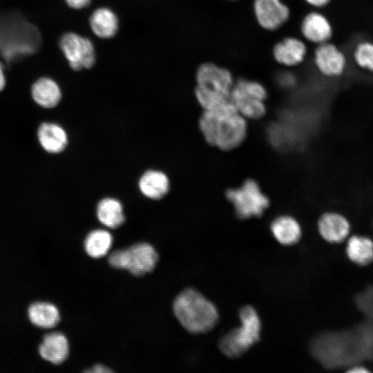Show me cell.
<instances>
[{"label": "cell", "instance_id": "2e32d148", "mask_svg": "<svg viewBox=\"0 0 373 373\" xmlns=\"http://www.w3.org/2000/svg\"><path fill=\"white\" fill-rule=\"evenodd\" d=\"M138 187L141 193L146 198L151 200H160L169 191V178L161 171L148 170L140 178Z\"/></svg>", "mask_w": 373, "mask_h": 373}, {"label": "cell", "instance_id": "603a6c76", "mask_svg": "<svg viewBox=\"0 0 373 373\" xmlns=\"http://www.w3.org/2000/svg\"><path fill=\"white\" fill-rule=\"evenodd\" d=\"M346 253L353 262L361 266L369 265L373 261V241L365 236H353L347 241Z\"/></svg>", "mask_w": 373, "mask_h": 373}, {"label": "cell", "instance_id": "7c38bea8", "mask_svg": "<svg viewBox=\"0 0 373 373\" xmlns=\"http://www.w3.org/2000/svg\"><path fill=\"white\" fill-rule=\"evenodd\" d=\"M300 30L307 40L317 45L329 41L333 34L328 19L318 12H309L303 18Z\"/></svg>", "mask_w": 373, "mask_h": 373}, {"label": "cell", "instance_id": "5b68a950", "mask_svg": "<svg viewBox=\"0 0 373 373\" xmlns=\"http://www.w3.org/2000/svg\"><path fill=\"white\" fill-rule=\"evenodd\" d=\"M239 318L240 325L223 336L219 343L221 352L230 358L240 356L260 339L261 323L255 309L242 307Z\"/></svg>", "mask_w": 373, "mask_h": 373}, {"label": "cell", "instance_id": "277c9868", "mask_svg": "<svg viewBox=\"0 0 373 373\" xmlns=\"http://www.w3.org/2000/svg\"><path fill=\"white\" fill-rule=\"evenodd\" d=\"M173 312L182 326L193 334H202L213 329L218 321L216 306L198 291L189 288L174 300Z\"/></svg>", "mask_w": 373, "mask_h": 373}, {"label": "cell", "instance_id": "8992f818", "mask_svg": "<svg viewBox=\"0 0 373 373\" xmlns=\"http://www.w3.org/2000/svg\"><path fill=\"white\" fill-rule=\"evenodd\" d=\"M158 255L149 243L140 242L126 249L113 251L108 258L109 265L117 269L127 270L136 276L152 271L157 262Z\"/></svg>", "mask_w": 373, "mask_h": 373}, {"label": "cell", "instance_id": "d6986e66", "mask_svg": "<svg viewBox=\"0 0 373 373\" xmlns=\"http://www.w3.org/2000/svg\"><path fill=\"white\" fill-rule=\"evenodd\" d=\"M271 231L278 242L292 245L300 238L302 231L298 222L291 216H280L271 223Z\"/></svg>", "mask_w": 373, "mask_h": 373}, {"label": "cell", "instance_id": "9c48e42d", "mask_svg": "<svg viewBox=\"0 0 373 373\" xmlns=\"http://www.w3.org/2000/svg\"><path fill=\"white\" fill-rule=\"evenodd\" d=\"M314 64L324 76L336 77L344 73L347 59L338 47L327 41L317 46L314 51Z\"/></svg>", "mask_w": 373, "mask_h": 373}, {"label": "cell", "instance_id": "5bb4252c", "mask_svg": "<svg viewBox=\"0 0 373 373\" xmlns=\"http://www.w3.org/2000/svg\"><path fill=\"white\" fill-rule=\"evenodd\" d=\"M307 54L305 43L296 37H287L278 42L273 48L274 59L285 66L292 67L302 63Z\"/></svg>", "mask_w": 373, "mask_h": 373}, {"label": "cell", "instance_id": "1f68e13d", "mask_svg": "<svg viewBox=\"0 0 373 373\" xmlns=\"http://www.w3.org/2000/svg\"><path fill=\"white\" fill-rule=\"evenodd\" d=\"M233 1V0H232Z\"/></svg>", "mask_w": 373, "mask_h": 373}, {"label": "cell", "instance_id": "52a82bcc", "mask_svg": "<svg viewBox=\"0 0 373 373\" xmlns=\"http://www.w3.org/2000/svg\"><path fill=\"white\" fill-rule=\"evenodd\" d=\"M226 196L237 216L242 219L259 217L269 206V198L251 179L245 180L240 187L228 189Z\"/></svg>", "mask_w": 373, "mask_h": 373}, {"label": "cell", "instance_id": "3957f363", "mask_svg": "<svg viewBox=\"0 0 373 373\" xmlns=\"http://www.w3.org/2000/svg\"><path fill=\"white\" fill-rule=\"evenodd\" d=\"M195 97L205 111H218L233 105L230 94L234 84L231 73L213 63L201 64L196 73Z\"/></svg>", "mask_w": 373, "mask_h": 373}, {"label": "cell", "instance_id": "ac0fdd59", "mask_svg": "<svg viewBox=\"0 0 373 373\" xmlns=\"http://www.w3.org/2000/svg\"><path fill=\"white\" fill-rule=\"evenodd\" d=\"M31 94L37 104L47 108L56 106L61 98V89L56 82L44 77L33 84Z\"/></svg>", "mask_w": 373, "mask_h": 373}, {"label": "cell", "instance_id": "44dd1931", "mask_svg": "<svg viewBox=\"0 0 373 373\" xmlns=\"http://www.w3.org/2000/svg\"><path fill=\"white\" fill-rule=\"evenodd\" d=\"M28 314L33 325L43 329L52 328L60 321L59 309L48 302L33 303L28 308Z\"/></svg>", "mask_w": 373, "mask_h": 373}, {"label": "cell", "instance_id": "83f0119b", "mask_svg": "<svg viewBox=\"0 0 373 373\" xmlns=\"http://www.w3.org/2000/svg\"><path fill=\"white\" fill-rule=\"evenodd\" d=\"M85 372L90 373H108L113 372V371L108 367L101 364H97L93 365V367H91V368L86 370Z\"/></svg>", "mask_w": 373, "mask_h": 373}, {"label": "cell", "instance_id": "30bf717a", "mask_svg": "<svg viewBox=\"0 0 373 373\" xmlns=\"http://www.w3.org/2000/svg\"><path fill=\"white\" fill-rule=\"evenodd\" d=\"M230 99L237 111L245 119H260L266 113L265 101L249 88L234 82Z\"/></svg>", "mask_w": 373, "mask_h": 373}, {"label": "cell", "instance_id": "ba28073f", "mask_svg": "<svg viewBox=\"0 0 373 373\" xmlns=\"http://www.w3.org/2000/svg\"><path fill=\"white\" fill-rule=\"evenodd\" d=\"M59 46L73 70L90 68L94 65L95 49L88 39L74 32H66L61 37Z\"/></svg>", "mask_w": 373, "mask_h": 373}, {"label": "cell", "instance_id": "7402d4cb", "mask_svg": "<svg viewBox=\"0 0 373 373\" xmlns=\"http://www.w3.org/2000/svg\"><path fill=\"white\" fill-rule=\"evenodd\" d=\"M90 26L93 33L103 39L113 37L118 29V19L109 8L96 9L90 17Z\"/></svg>", "mask_w": 373, "mask_h": 373}, {"label": "cell", "instance_id": "f1b7e54d", "mask_svg": "<svg viewBox=\"0 0 373 373\" xmlns=\"http://www.w3.org/2000/svg\"><path fill=\"white\" fill-rule=\"evenodd\" d=\"M309 5L315 8H323L327 6L331 0H305Z\"/></svg>", "mask_w": 373, "mask_h": 373}, {"label": "cell", "instance_id": "484cf974", "mask_svg": "<svg viewBox=\"0 0 373 373\" xmlns=\"http://www.w3.org/2000/svg\"><path fill=\"white\" fill-rule=\"evenodd\" d=\"M356 302L361 311L373 323V287H370L365 291L359 294Z\"/></svg>", "mask_w": 373, "mask_h": 373}, {"label": "cell", "instance_id": "8fae6325", "mask_svg": "<svg viewBox=\"0 0 373 373\" xmlns=\"http://www.w3.org/2000/svg\"><path fill=\"white\" fill-rule=\"evenodd\" d=\"M254 11L258 24L267 30H276L289 19V8L280 0H254Z\"/></svg>", "mask_w": 373, "mask_h": 373}, {"label": "cell", "instance_id": "e0dca14e", "mask_svg": "<svg viewBox=\"0 0 373 373\" xmlns=\"http://www.w3.org/2000/svg\"><path fill=\"white\" fill-rule=\"evenodd\" d=\"M38 140L42 148L50 153L63 151L68 142L66 131L59 124L43 123L38 129Z\"/></svg>", "mask_w": 373, "mask_h": 373}, {"label": "cell", "instance_id": "ffe728a7", "mask_svg": "<svg viewBox=\"0 0 373 373\" xmlns=\"http://www.w3.org/2000/svg\"><path fill=\"white\" fill-rule=\"evenodd\" d=\"M96 216L104 226L116 229L124 222V209L119 200L114 198H104L99 201L96 207Z\"/></svg>", "mask_w": 373, "mask_h": 373}, {"label": "cell", "instance_id": "cb8c5ba5", "mask_svg": "<svg viewBox=\"0 0 373 373\" xmlns=\"http://www.w3.org/2000/svg\"><path fill=\"white\" fill-rule=\"evenodd\" d=\"M113 243L111 233L104 229L91 231L84 240V249L88 256L99 258L106 256Z\"/></svg>", "mask_w": 373, "mask_h": 373}, {"label": "cell", "instance_id": "6da1fadb", "mask_svg": "<svg viewBox=\"0 0 373 373\" xmlns=\"http://www.w3.org/2000/svg\"><path fill=\"white\" fill-rule=\"evenodd\" d=\"M314 357L327 368H337L364 358H373V323L352 331L325 332L311 343Z\"/></svg>", "mask_w": 373, "mask_h": 373}, {"label": "cell", "instance_id": "7a4b0ae2", "mask_svg": "<svg viewBox=\"0 0 373 373\" xmlns=\"http://www.w3.org/2000/svg\"><path fill=\"white\" fill-rule=\"evenodd\" d=\"M199 127L209 144L225 151L238 146L247 130L245 118L235 106L218 111H204Z\"/></svg>", "mask_w": 373, "mask_h": 373}, {"label": "cell", "instance_id": "4316f807", "mask_svg": "<svg viewBox=\"0 0 373 373\" xmlns=\"http://www.w3.org/2000/svg\"><path fill=\"white\" fill-rule=\"evenodd\" d=\"M91 0H65L66 3L72 8L81 9L87 7Z\"/></svg>", "mask_w": 373, "mask_h": 373}, {"label": "cell", "instance_id": "d4e9b609", "mask_svg": "<svg viewBox=\"0 0 373 373\" xmlns=\"http://www.w3.org/2000/svg\"><path fill=\"white\" fill-rule=\"evenodd\" d=\"M353 59L359 68L373 73V42L359 41L354 48Z\"/></svg>", "mask_w": 373, "mask_h": 373}, {"label": "cell", "instance_id": "4fadbf2b", "mask_svg": "<svg viewBox=\"0 0 373 373\" xmlns=\"http://www.w3.org/2000/svg\"><path fill=\"white\" fill-rule=\"evenodd\" d=\"M318 229L325 240L332 243H339L349 235L350 224L342 214L337 212H327L320 217Z\"/></svg>", "mask_w": 373, "mask_h": 373}, {"label": "cell", "instance_id": "4dcf8cb0", "mask_svg": "<svg viewBox=\"0 0 373 373\" xmlns=\"http://www.w3.org/2000/svg\"><path fill=\"white\" fill-rule=\"evenodd\" d=\"M350 371L352 372H367V370H366L365 369H364L362 367H354V368H352Z\"/></svg>", "mask_w": 373, "mask_h": 373}, {"label": "cell", "instance_id": "f546056e", "mask_svg": "<svg viewBox=\"0 0 373 373\" xmlns=\"http://www.w3.org/2000/svg\"><path fill=\"white\" fill-rule=\"evenodd\" d=\"M6 86V77L4 74L3 66L0 62V91H1Z\"/></svg>", "mask_w": 373, "mask_h": 373}, {"label": "cell", "instance_id": "9a60e30c", "mask_svg": "<svg viewBox=\"0 0 373 373\" xmlns=\"http://www.w3.org/2000/svg\"><path fill=\"white\" fill-rule=\"evenodd\" d=\"M40 356L46 361L58 365L63 363L69 353V344L65 335L54 332L45 335L39 347Z\"/></svg>", "mask_w": 373, "mask_h": 373}]
</instances>
